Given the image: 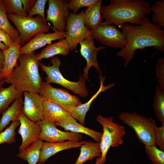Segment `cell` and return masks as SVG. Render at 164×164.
Returning a JSON list of instances; mask_svg holds the SVG:
<instances>
[{
    "mask_svg": "<svg viewBox=\"0 0 164 164\" xmlns=\"http://www.w3.org/2000/svg\"><path fill=\"white\" fill-rule=\"evenodd\" d=\"M121 33L127 41L125 47L116 56L123 58L125 67L133 58L136 50L152 46L161 53L164 51V31L144 16L141 25L124 24Z\"/></svg>",
    "mask_w": 164,
    "mask_h": 164,
    "instance_id": "cell-1",
    "label": "cell"
},
{
    "mask_svg": "<svg viewBox=\"0 0 164 164\" xmlns=\"http://www.w3.org/2000/svg\"><path fill=\"white\" fill-rule=\"evenodd\" d=\"M152 12L149 3L144 0H111L108 5L101 6L105 19L101 25L113 24L121 28L126 22L141 25L144 17Z\"/></svg>",
    "mask_w": 164,
    "mask_h": 164,
    "instance_id": "cell-2",
    "label": "cell"
},
{
    "mask_svg": "<svg viewBox=\"0 0 164 164\" xmlns=\"http://www.w3.org/2000/svg\"><path fill=\"white\" fill-rule=\"evenodd\" d=\"M19 64L12 72L10 83L19 90L38 93L43 82L39 71V63L34 52L20 55Z\"/></svg>",
    "mask_w": 164,
    "mask_h": 164,
    "instance_id": "cell-3",
    "label": "cell"
},
{
    "mask_svg": "<svg viewBox=\"0 0 164 164\" xmlns=\"http://www.w3.org/2000/svg\"><path fill=\"white\" fill-rule=\"evenodd\" d=\"M97 122L103 127V132L99 143L101 153V156L97 158L95 164H105L106 156L111 147H118L123 143V138L125 134L124 127L122 125L114 123L113 117H104L99 115L96 118Z\"/></svg>",
    "mask_w": 164,
    "mask_h": 164,
    "instance_id": "cell-4",
    "label": "cell"
},
{
    "mask_svg": "<svg viewBox=\"0 0 164 164\" xmlns=\"http://www.w3.org/2000/svg\"><path fill=\"white\" fill-rule=\"evenodd\" d=\"M50 62L52 65L49 66L42 63H39L42 70L46 74L47 77L45 78L46 82L60 85L81 97H85L88 96L89 92L86 85L87 79L83 75H79V80L77 81L68 80L64 78L60 71L61 62L58 56L52 57Z\"/></svg>",
    "mask_w": 164,
    "mask_h": 164,
    "instance_id": "cell-5",
    "label": "cell"
},
{
    "mask_svg": "<svg viewBox=\"0 0 164 164\" xmlns=\"http://www.w3.org/2000/svg\"><path fill=\"white\" fill-rule=\"evenodd\" d=\"M118 118L134 130L138 139L145 146L155 144L154 132L157 126L154 120L139 115L135 112H122Z\"/></svg>",
    "mask_w": 164,
    "mask_h": 164,
    "instance_id": "cell-6",
    "label": "cell"
},
{
    "mask_svg": "<svg viewBox=\"0 0 164 164\" xmlns=\"http://www.w3.org/2000/svg\"><path fill=\"white\" fill-rule=\"evenodd\" d=\"M7 14L8 19L13 23L19 33L22 45L39 32L48 33L51 28L46 21L39 15L33 17Z\"/></svg>",
    "mask_w": 164,
    "mask_h": 164,
    "instance_id": "cell-7",
    "label": "cell"
},
{
    "mask_svg": "<svg viewBox=\"0 0 164 164\" xmlns=\"http://www.w3.org/2000/svg\"><path fill=\"white\" fill-rule=\"evenodd\" d=\"M84 12L82 10L78 14L70 13L66 20L65 38L69 44L70 51L76 50L80 42L93 37L91 30L84 24Z\"/></svg>",
    "mask_w": 164,
    "mask_h": 164,
    "instance_id": "cell-8",
    "label": "cell"
},
{
    "mask_svg": "<svg viewBox=\"0 0 164 164\" xmlns=\"http://www.w3.org/2000/svg\"><path fill=\"white\" fill-rule=\"evenodd\" d=\"M38 93L43 98L58 104L70 113L75 107L82 104L77 96L65 90L55 88L46 82H42Z\"/></svg>",
    "mask_w": 164,
    "mask_h": 164,
    "instance_id": "cell-9",
    "label": "cell"
},
{
    "mask_svg": "<svg viewBox=\"0 0 164 164\" xmlns=\"http://www.w3.org/2000/svg\"><path fill=\"white\" fill-rule=\"evenodd\" d=\"M113 25H101L91 30L94 39L101 43L112 48L122 49L127 44L122 34Z\"/></svg>",
    "mask_w": 164,
    "mask_h": 164,
    "instance_id": "cell-10",
    "label": "cell"
},
{
    "mask_svg": "<svg viewBox=\"0 0 164 164\" xmlns=\"http://www.w3.org/2000/svg\"><path fill=\"white\" fill-rule=\"evenodd\" d=\"M46 21L50 22L55 31L65 32L66 22L70 14L68 1L49 0Z\"/></svg>",
    "mask_w": 164,
    "mask_h": 164,
    "instance_id": "cell-11",
    "label": "cell"
},
{
    "mask_svg": "<svg viewBox=\"0 0 164 164\" xmlns=\"http://www.w3.org/2000/svg\"><path fill=\"white\" fill-rule=\"evenodd\" d=\"M36 122L41 128L38 138L42 140L49 142H61L66 140L80 141L82 139V134L62 131L56 127L54 123L44 120Z\"/></svg>",
    "mask_w": 164,
    "mask_h": 164,
    "instance_id": "cell-12",
    "label": "cell"
},
{
    "mask_svg": "<svg viewBox=\"0 0 164 164\" xmlns=\"http://www.w3.org/2000/svg\"><path fill=\"white\" fill-rule=\"evenodd\" d=\"M16 120L19 121L20 125L18 132L22 138V143L19 148V151H21L39 139L41 128L36 122L29 119L23 112L19 114Z\"/></svg>",
    "mask_w": 164,
    "mask_h": 164,
    "instance_id": "cell-13",
    "label": "cell"
},
{
    "mask_svg": "<svg viewBox=\"0 0 164 164\" xmlns=\"http://www.w3.org/2000/svg\"><path fill=\"white\" fill-rule=\"evenodd\" d=\"M79 43L80 47V54L87 62L86 66L84 70L83 76L89 81L88 73L91 67H94L98 73H102L97 63V55L99 51L105 49L106 47H96L94 45V40L93 37L85 39Z\"/></svg>",
    "mask_w": 164,
    "mask_h": 164,
    "instance_id": "cell-14",
    "label": "cell"
},
{
    "mask_svg": "<svg viewBox=\"0 0 164 164\" xmlns=\"http://www.w3.org/2000/svg\"><path fill=\"white\" fill-rule=\"evenodd\" d=\"M23 112L30 120L38 122L43 120V98L38 93L23 92Z\"/></svg>",
    "mask_w": 164,
    "mask_h": 164,
    "instance_id": "cell-15",
    "label": "cell"
},
{
    "mask_svg": "<svg viewBox=\"0 0 164 164\" xmlns=\"http://www.w3.org/2000/svg\"><path fill=\"white\" fill-rule=\"evenodd\" d=\"M65 33L66 31H55L53 32L48 33L39 32L28 43L21 47L20 55L31 53L46 44H50L52 41L65 39Z\"/></svg>",
    "mask_w": 164,
    "mask_h": 164,
    "instance_id": "cell-16",
    "label": "cell"
},
{
    "mask_svg": "<svg viewBox=\"0 0 164 164\" xmlns=\"http://www.w3.org/2000/svg\"><path fill=\"white\" fill-rule=\"evenodd\" d=\"M22 46L19 36L14 40L11 46L3 51L4 61L3 67L2 69L1 77L3 80L5 79L8 83H10L11 76L14 68L18 66L17 61L20 55V50Z\"/></svg>",
    "mask_w": 164,
    "mask_h": 164,
    "instance_id": "cell-17",
    "label": "cell"
},
{
    "mask_svg": "<svg viewBox=\"0 0 164 164\" xmlns=\"http://www.w3.org/2000/svg\"><path fill=\"white\" fill-rule=\"evenodd\" d=\"M80 141H68L61 142H43L40 150L38 164H43L51 156L61 151L71 148L80 147L86 142Z\"/></svg>",
    "mask_w": 164,
    "mask_h": 164,
    "instance_id": "cell-18",
    "label": "cell"
},
{
    "mask_svg": "<svg viewBox=\"0 0 164 164\" xmlns=\"http://www.w3.org/2000/svg\"><path fill=\"white\" fill-rule=\"evenodd\" d=\"M43 106L44 120L55 123L73 118L69 112L60 106L44 98Z\"/></svg>",
    "mask_w": 164,
    "mask_h": 164,
    "instance_id": "cell-19",
    "label": "cell"
},
{
    "mask_svg": "<svg viewBox=\"0 0 164 164\" xmlns=\"http://www.w3.org/2000/svg\"><path fill=\"white\" fill-rule=\"evenodd\" d=\"M105 77L100 74L99 76L100 85L97 92L94 94L91 99L86 103L81 104L75 107L70 113L71 116L76 120H78L80 123L83 126L85 125V120L86 115L90 109L91 104L93 100L102 92L109 89L115 86V84L111 83L107 86H104V83Z\"/></svg>",
    "mask_w": 164,
    "mask_h": 164,
    "instance_id": "cell-20",
    "label": "cell"
},
{
    "mask_svg": "<svg viewBox=\"0 0 164 164\" xmlns=\"http://www.w3.org/2000/svg\"><path fill=\"white\" fill-rule=\"evenodd\" d=\"M56 126L63 128L65 131H70L79 133L85 134L91 137L97 142L100 143L102 132L96 131L86 127L78 123L74 118L54 123Z\"/></svg>",
    "mask_w": 164,
    "mask_h": 164,
    "instance_id": "cell-21",
    "label": "cell"
},
{
    "mask_svg": "<svg viewBox=\"0 0 164 164\" xmlns=\"http://www.w3.org/2000/svg\"><path fill=\"white\" fill-rule=\"evenodd\" d=\"M70 51L68 43L65 39H63L57 42L48 44L36 56L39 61L43 59L52 57L58 55L67 56L69 54Z\"/></svg>",
    "mask_w": 164,
    "mask_h": 164,
    "instance_id": "cell-22",
    "label": "cell"
},
{
    "mask_svg": "<svg viewBox=\"0 0 164 164\" xmlns=\"http://www.w3.org/2000/svg\"><path fill=\"white\" fill-rule=\"evenodd\" d=\"M102 1L97 0L92 5L84 12L83 19L85 26L90 30L101 25L103 17L101 13Z\"/></svg>",
    "mask_w": 164,
    "mask_h": 164,
    "instance_id": "cell-23",
    "label": "cell"
},
{
    "mask_svg": "<svg viewBox=\"0 0 164 164\" xmlns=\"http://www.w3.org/2000/svg\"><path fill=\"white\" fill-rule=\"evenodd\" d=\"M23 101L21 96L16 99L12 104L3 113L0 119V133L10 122L16 120L19 114L23 112Z\"/></svg>",
    "mask_w": 164,
    "mask_h": 164,
    "instance_id": "cell-24",
    "label": "cell"
},
{
    "mask_svg": "<svg viewBox=\"0 0 164 164\" xmlns=\"http://www.w3.org/2000/svg\"><path fill=\"white\" fill-rule=\"evenodd\" d=\"M79 149L80 155L73 164H83L89 160H92L95 157L99 158L101 153L99 143L86 141Z\"/></svg>",
    "mask_w": 164,
    "mask_h": 164,
    "instance_id": "cell-25",
    "label": "cell"
},
{
    "mask_svg": "<svg viewBox=\"0 0 164 164\" xmlns=\"http://www.w3.org/2000/svg\"><path fill=\"white\" fill-rule=\"evenodd\" d=\"M23 92L19 90L14 85L9 87H0V114L2 113L10 104L23 95Z\"/></svg>",
    "mask_w": 164,
    "mask_h": 164,
    "instance_id": "cell-26",
    "label": "cell"
},
{
    "mask_svg": "<svg viewBox=\"0 0 164 164\" xmlns=\"http://www.w3.org/2000/svg\"><path fill=\"white\" fill-rule=\"evenodd\" d=\"M43 142L38 139L25 149L19 151L17 157L27 161L29 164H36L39 157L40 150Z\"/></svg>",
    "mask_w": 164,
    "mask_h": 164,
    "instance_id": "cell-27",
    "label": "cell"
},
{
    "mask_svg": "<svg viewBox=\"0 0 164 164\" xmlns=\"http://www.w3.org/2000/svg\"><path fill=\"white\" fill-rule=\"evenodd\" d=\"M152 106L157 119L164 125V90L159 86L155 88Z\"/></svg>",
    "mask_w": 164,
    "mask_h": 164,
    "instance_id": "cell-28",
    "label": "cell"
},
{
    "mask_svg": "<svg viewBox=\"0 0 164 164\" xmlns=\"http://www.w3.org/2000/svg\"><path fill=\"white\" fill-rule=\"evenodd\" d=\"M0 29L7 33L14 41L20 36L17 30L9 22L2 0H0Z\"/></svg>",
    "mask_w": 164,
    "mask_h": 164,
    "instance_id": "cell-29",
    "label": "cell"
},
{
    "mask_svg": "<svg viewBox=\"0 0 164 164\" xmlns=\"http://www.w3.org/2000/svg\"><path fill=\"white\" fill-rule=\"evenodd\" d=\"M152 23L162 30L164 29V0H157L151 7Z\"/></svg>",
    "mask_w": 164,
    "mask_h": 164,
    "instance_id": "cell-30",
    "label": "cell"
},
{
    "mask_svg": "<svg viewBox=\"0 0 164 164\" xmlns=\"http://www.w3.org/2000/svg\"><path fill=\"white\" fill-rule=\"evenodd\" d=\"M5 10L7 13L20 16H28L23 8L21 0H2Z\"/></svg>",
    "mask_w": 164,
    "mask_h": 164,
    "instance_id": "cell-31",
    "label": "cell"
},
{
    "mask_svg": "<svg viewBox=\"0 0 164 164\" xmlns=\"http://www.w3.org/2000/svg\"><path fill=\"white\" fill-rule=\"evenodd\" d=\"M20 125L19 121H12L9 127L0 133V145L4 143L11 144L15 143V130Z\"/></svg>",
    "mask_w": 164,
    "mask_h": 164,
    "instance_id": "cell-32",
    "label": "cell"
},
{
    "mask_svg": "<svg viewBox=\"0 0 164 164\" xmlns=\"http://www.w3.org/2000/svg\"><path fill=\"white\" fill-rule=\"evenodd\" d=\"M145 152L153 164H164V151L154 144L145 146Z\"/></svg>",
    "mask_w": 164,
    "mask_h": 164,
    "instance_id": "cell-33",
    "label": "cell"
},
{
    "mask_svg": "<svg viewBox=\"0 0 164 164\" xmlns=\"http://www.w3.org/2000/svg\"><path fill=\"white\" fill-rule=\"evenodd\" d=\"M97 0H69L68 1L69 10L77 14L78 10L82 7L88 8L94 4Z\"/></svg>",
    "mask_w": 164,
    "mask_h": 164,
    "instance_id": "cell-34",
    "label": "cell"
},
{
    "mask_svg": "<svg viewBox=\"0 0 164 164\" xmlns=\"http://www.w3.org/2000/svg\"><path fill=\"white\" fill-rule=\"evenodd\" d=\"M48 1L47 0H37L28 12V16L32 17L35 15L41 16L46 20L45 16V9L46 4Z\"/></svg>",
    "mask_w": 164,
    "mask_h": 164,
    "instance_id": "cell-35",
    "label": "cell"
},
{
    "mask_svg": "<svg viewBox=\"0 0 164 164\" xmlns=\"http://www.w3.org/2000/svg\"><path fill=\"white\" fill-rule=\"evenodd\" d=\"M155 73L159 86L164 90V58H159L155 66Z\"/></svg>",
    "mask_w": 164,
    "mask_h": 164,
    "instance_id": "cell-36",
    "label": "cell"
},
{
    "mask_svg": "<svg viewBox=\"0 0 164 164\" xmlns=\"http://www.w3.org/2000/svg\"><path fill=\"white\" fill-rule=\"evenodd\" d=\"M154 138L155 144L160 149L164 151V125L155 127Z\"/></svg>",
    "mask_w": 164,
    "mask_h": 164,
    "instance_id": "cell-37",
    "label": "cell"
},
{
    "mask_svg": "<svg viewBox=\"0 0 164 164\" xmlns=\"http://www.w3.org/2000/svg\"><path fill=\"white\" fill-rule=\"evenodd\" d=\"M0 41L9 47L12 45L14 41L7 33L0 29Z\"/></svg>",
    "mask_w": 164,
    "mask_h": 164,
    "instance_id": "cell-38",
    "label": "cell"
},
{
    "mask_svg": "<svg viewBox=\"0 0 164 164\" xmlns=\"http://www.w3.org/2000/svg\"><path fill=\"white\" fill-rule=\"evenodd\" d=\"M22 5L23 9L26 12H29L35 3L36 0H21Z\"/></svg>",
    "mask_w": 164,
    "mask_h": 164,
    "instance_id": "cell-39",
    "label": "cell"
},
{
    "mask_svg": "<svg viewBox=\"0 0 164 164\" xmlns=\"http://www.w3.org/2000/svg\"><path fill=\"white\" fill-rule=\"evenodd\" d=\"M4 61V58L3 51L0 50V68L2 69L3 67Z\"/></svg>",
    "mask_w": 164,
    "mask_h": 164,
    "instance_id": "cell-40",
    "label": "cell"
},
{
    "mask_svg": "<svg viewBox=\"0 0 164 164\" xmlns=\"http://www.w3.org/2000/svg\"><path fill=\"white\" fill-rule=\"evenodd\" d=\"M9 47L6 46L3 43L0 41V50L4 51L8 49Z\"/></svg>",
    "mask_w": 164,
    "mask_h": 164,
    "instance_id": "cell-41",
    "label": "cell"
},
{
    "mask_svg": "<svg viewBox=\"0 0 164 164\" xmlns=\"http://www.w3.org/2000/svg\"><path fill=\"white\" fill-rule=\"evenodd\" d=\"M6 82V80L5 79L3 80L0 82V87H2V85L4 84Z\"/></svg>",
    "mask_w": 164,
    "mask_h": 164,
    "instance_id": "cell-42",
    "label": "cell"
},
{
    "mask_svg": "<svg viewBox=\"0 0 164 164\" xmlns=\"http://www.w3.org/2000/svg\"><path fill=\"white\" fill-rule=\"evenodd\" d=\"M2 73V68H0V82L3 80L2 78L1 77Z\"/></svg>",
    "mask_w": 164,
    "mask_h": 164,
    "instance_id": "cell-43",
    "label": "cell"
}]
</instances>
